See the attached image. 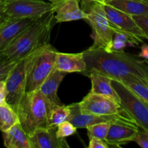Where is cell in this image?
I'll use <instances>...</instances> for the list:
<instances>
[{
  "label": "cell",
  "instance_id": "obj_38",
  "mask_svg": "<svg viewBox=\"0 0 148 148\" xmlns=\"http://www.w3.org/2000/svg\"><path fill=\"white\" fill-rule=\"evenodd\" d=\"M145 62H146L147 63V64H148V59H146V60H145Z\"/></svg>",
  "mask_w": 148,
  "mask_h": 148
},
{
  "label": "cell",
  "instance_id": "obj_30",
  "mask_svg": "<svg viewBox=\"0 0 148 148\" xmlns=\"http://www.w3.org/2000/svg\"><path fill=\"white\" fill-rule=\"evenodd\" d=\"M89 148H108V145L104 140L96 138V137H89Z\"/></svg>",
  "mask_w": 148,
  "mask_h": 148
},
{
  "label": "cell",
  "instance_id": "obj_31",
  "mask_svg": "<svg viewBox=\"0 0 148 148\" xmlns=\"http://www.w3.org/2000/svg\"><path fill=\"white\" fill-rule=\"evenodd\" d=\"M9 20L6 12V0H0V27Z\"/></svg>",
  "mask_w": 148,
  "mask_h": 148
},
{
  "label": "cell",
  "instance_id": "obj_33",
  "mask_svg": "<svg viewBox=\"0 0 148 148\" xmlns=\"http://www.w3.org/2000/svg\"><path fill=\"white\" fill-rule=\"evenodd\" d=\"M139 57H142L146 60L148 59V45H143L142 46V50L139 54Z\"/></svg>",
  "mask_w": 148,
  "mask_h": 148
},
{
  "label": "cell",
  "instance_id": "obj_35",
  "mask_svg": "<svg viewBox=\"0 0 148 148\" xmlns=\"http://www.w3.org/2000/svg\"><path fill=\"white\" fill-rule=\"evenodd\" d=\"M144 80H145V82H146V83L147 84V85H148V75L146 77V78H145V79H144Z\"/></svg>",
  "mask_w": 148,
  "mask_h": 148
},
{
  "label": "cell",
  "instance_id": "obj_32",
  "mask_svg": "<svg viewBox=\"0 0 148 148\" xmlns=\"http://www.w3.org/2000/svg\"><path fill=\"white\" fill-rule=\"evenodd\" d=\"M6 97H7V92H6L5 81H0V105L6 102Z\"/></svg>",
  "mask_w": 148,
  "mask_h": 148
},
{
  "label": "cell",
  "instance_id": "obj_10",
  "mask_svg": "<svg viewBox=\"0 0 148 148\" xmlns=\"http://www.w3.org/2000/svg\"><path fill=\"white\" fill-rule=\"evenodd\" d=\"M103 4L107 19L115 30L126 33L130 36L136 45H139V43L143 41L144 39H146L144 33L131 15L123 12L109 4Z\"/></svg>",
  "mask_w": 148,
  "mask_h": 148
},
{
  "label": "cell",
  "instance_id": "obj_4",
  "mask_svg": "<svg viewBox=\"0 0 148 148\" xmlns=\"http://www.w3.org/2000/svg\"><path fill=\"white\" fill-rule=\"evenodd\" d=\"M57 52L50 43H47L26 58V92L39 89L55 69Z\"/></svg>",
  "mask_w": 148,
  "mask_h": 148
},
{
  "label": "cell",
  "instance_id": "obj_1",
  "mask_svg": "<svg viewBox=\"0 0 148 148\" xmlns=\"http://www.w3.org/2000/svg\"><path fill=\"white\" fill-rule=\"evenodd\" d=\"M83 53L86 64L84 72L94 69L118 81L129 76L145 79L148 75V64L124 51L108 52L104 49H88Z\"/></svg>",
  "mask_w": 148,
  "mask_h": 148
},
{
  "label": "cell",
  "instance_id": "obj_18",
  "mask_svg": "<svg viewBox=\"0 0 148 148\" xmlns=\"http://www.w3.org/2000/svg\"><path fill=\"white\" fill-rule=\"evenodd\" d=\"M55 68L66 73L84 72L86 69V64L84 53H67L57 52Z\"/></svg>",
  "mask_w": 148,
  "mask_h": 148
},
{
  "label": "cell",
  "instance_id": "obj_25",
  "mask_svg": "<svg viewBox=\"0 0 148 148\" xmlns=\"http://www.w3.org/2000/svg\"><path fill=\"white\" fill-rule=\"evenodd\" d=\"M112 122V121H111ZM110 122H101L93 124L86 128L87 134L89 137H96L105 141L110 128Z\"/></svg>",
  "mask_w": 148,
  "mask_h": 148
},
{
  "label": "cell",
  "instance_id": "obj_19",
  "mask_svg": "<svg viewBox=\"0 0 148 148\" xmlns=\"http://www.w3.org/2000/svg\"><path fill=\"white\" fill-rule=\"evenodd\" d=\"M4 145L7 148H30L29 137L20 122L2 132Z\"/></svg>",
  "mask_w": 148,
  "mask_h": 148
},
{
  "label": "cell",
  "instance_id": "obj_7",
  "mask_svg": "<svg viewBox=\"0 0 148 148\" xmlns=\"http://www.w3.org/2000/svg\"><path fill=\"white\" fill-rule=\"evenodd\" d=\"M53 11V3L44 0H6L9 20L29 18L36 20Z\"/></svg>",
  "mask_w": 148,
  "mask_h": 148
},
{
  "label": "cell",
  "instance_id": "obj_28",
  "mask_svg": "<svg viewBox=\"0 0 148 148\" xmlns=\"http://www.w3.org/2000/svg\"><path fill=\"white\" fill-rule=\"evenodd\" d=\"M132 17L144 33L146 39L148 40V14H142V15H133L132 16Z\"/></svg>",
  "mask_w": 148,
  "mask_h": 148
},
{
  "label": "cell",
  "instance_id": "obj_20",
  "mask_svg": "<svg viewBox=\"0 0 148 148\" xmlns=\"http://www.w3.org/2000/svg\"><path fill=\"white\" fill-rule=\"evenodd\" d=\"M105 4L131 16L148 14V5L141 0H109Z\"/></svg>",
  "mask_w": 148,
  "mask_h": 148
},
{
  "label": "cell",
  "instance_id": "obj_6",
  "mask_svg": "<svg viewBox=\"0 0 148 148\" xmlns=\"http://www.w3.org/2000/svg\"><path fill=\"white\" fill-rule=\"evenodd\" d=\"M112 85L118 95L122 109L140 128L148 131V103L133 93L122 82L112 79Z\"/></svg>",
  "mask_w": 148,
  "mask_h": 148
},
{
  "label": "cell",
  "instance_id": "obj_24",
  "mask_svg": "<svg viewBox=\"0 0 148 148\" xmlns=\"http://www.w3.org/2000/svg\"><path fill=\"white\" fill-rule=\"evenodd\" d=\"M114 36H113V41L111 45V52H123L124 49L127 46V43L131 45H136L134 40L126 35V33H122L118 30H115Z\"/></svg>",
  "mask_w": 148,
  "mask_h": 148
},
{
  "label": "cell",
  "instance_id": "obj_36",
  "mask_svg": "<svg viewBox=\"0 0 148 148\" xmlns=\"http://www.w3.org/2000/svg\"><path fill=\"white\" fill-rule=\"evenodd\" d=\"M142 1H143L144 3H145V4H147V5H148V0H141Z\"/></svg>",
  "mask_w": 148,
  "mask_h": 148
},
{
  "label": "cell",
  "instance_id": "obj_27",
  "mask_svg": "<svg viewBox=\"0 0 148 148\" xmlns=\"http://www.w3.org/2000/svg\"><path fill=\"white\" fill-rule=\"evenodd\" d=\"M17 62L8 60L0 61V81H5L9 73Z\"/></svg>",
  "mask_w": 148,
  "mask_h": 148
},
{
  "label": "cell",
  "instance_id": "obj_22",
  "mask_svg": "<svg viewBox=\"0 0 148 148\" xmlns=\"http://www.w3.org/2000/svg\"><path fill=\"white\" fill-rule=\"evenodd\" d=\"M19 121L16 111L7 102L0 105V131L5 132Z\"/></svg>",
  "mask_w": 148,
  "mask_h": 148
},
{
  "label": "cell",
  "instance_id": "obj_16",
  "mask_svg": "<svg viewBox=\"0 0 148 148\" xmlns=\"http://www.w3.org/2000/svg\"><path fill=\"white\" fill-rule=\"evenodd\" d=\"M82 74L86 75L91 79V88L90 92L109 97L120 103V98L112 85L111 78L94 69L86 71Z\"/></svg>",
  "mask_w": 148,
  "mask_h": 148
},
{
  "label": "cell",
  "instance_id": "obj_5",
  "mask_svg": "<svg viewBox=\"0 0 148 148\" xmlns=\"http://www.w3.org/2000/svg\"><path fill=\"white\" fill-rule=\"evenodd\" d=\"M82 10L87 14V20L93 30L94 43L89 49H104L111 52L115 29L107 19L104 4L95 1L81 0Z\"/></svg>",
  "mask_w": 148,
  "mask_h": 148
},
{
  "label": "cell",
  "instance_id": "obj_12",
  "mask_svg": "<svg viewBox=\"0 0 148 148\" xmlns=\"http://www.w3.org/2000/svg\"><path fill=\"white\" fill-rule=\"evenodd\" d=\"M70 108V115L68 121L72 123L76 128H86L101 122H111L119 119H126L134 121L128 114H117L111 116H98L94 114H84L80 111L78 103H75L68 105Z\"/></svg>",
  "mask_w": 148,
  "mask_h": 148
},
{
  "label": "cell",
  "instance_id": "obj_2",
  "mask_svg": "<svg viewBox=\"0 0 148 148\" xmlns=\"http://www.w3.org/2000/svg\"><path fill=\"white\" fill-rule=\"evenodd\" d=\"M54 20L53 11L36 20L20 33L0 53V61L18 62L49 43L51 32L55 24Z\"/></svg>",
  "mask_w": 148,
  "mask_h": 148
},
{
  "label": "cell",
  "instance_id": "obj_15",
  "mask_svg": "<svg viewBox=\"0 0 148 148\" xmlns=\"http://www.w3.org/2000/svg\"><path fill=\"white\" fill-rule=\"evenodd\" d=\"M36 20L29 18L11 19L0 27V53L11 42Z\"/></svg>",
  "mask_w": 148,
  "mask_h": 148
},
{
  "label": "cell",
  "instance_id": "obj_9",
  "mask_svg": "<svg viewBox=\"0 0 148 148\" xmlns=\"http://www.w3.org/2000/svg\"><path fill=\"white\" fill-rule=\"evenodd\" d=\"M5 85L6 102L16 111L19 102L26 93V58L15 64L6 79Z\"/></svg>",
  "mask_w": 148,
  "mask_h": 148
},
{
  "label": "cell",
  "instance_id": "obj_37",
  "mask_svg": "<svg viewBox=\"0 0 148 148\" xmlns=\"http://www.w3.org/2000/svg\"><path fill=\"white\" fill-rule=\"evenodd\" d=\"M47 1H51V2H54V1H59V0H47Z\"/></svg>",
  "mask_w": 148,
  "mask_h": 148
},
{
  "label": "cell",
  "instance_id": "obj_23",
  "mask_svg": "<svg viewBox=\"0 0 148 148\" xmlns=\"http://www.w3.org/2000/svg\"><path fill=\"white\" fill-rule=\"evenodd\" d=\"M70 108L68 106H55L52 108L49 117V127H57L59 124L68 120L70 115Z\"/></svg>",
  "mask_w": 148,
  "mask_h": 148
},
{
  "label": "cell",
  "instance_id": "obj_21",
  "mask_svg": "<svg viewBox=\"0 0 148 148\" xmlns=\"http://www.w3.org/2000/svg\"><path fill=\"white\" fill-rule=\"evenodd\" d=\"M119 82H122L133 93L148 103V85L144 79L136 76H129Z\"/></svg>",
  "mask_w": 148,
  "mask_h": 148
},
{
  "label": "cell",
  "instance_id": "obj_8",
  "mask_svg": "<svg viewBox=\"0 0 148 148\" xmlns=\"http://www.w3.org/2000/svg\"><path fill=\"white\" fill-rule=\"evenodd\" d=\"M80 111L84 114L98 116H111L127 114L115 100L100 95L89 92L81 102L78 103Z\"/></svg>",
  "mask_w": 148,
  "mask_h": 148
},
{
  "label": "cell",
  "instance_id": "obj_17",
  "mask_svg": "<svg viewBox=\"0 0 148 148\" xmlns=\"http://www.w3.org/2000/svg\"><path fill=\"white\" fill-rule=\"evenodd\" d=\"M66 74L55 68L39 88V90L52 107L63 105L57 96V90Z\"/></svg>",
  "mask_w": 148,
  "mask_h": 148
},
{
  "label": "cell",
  "instance_id": "obj_34",
  "mask_svg": "<svg viewBox=\"0 0 148 148\" xmlns=\"http://www.w3.org/2000/svg\"><path fill=\"white\" fill-rule=\"evenodd\" d=\"M86 1H95V2L102 3V4H105L107 3L109 0H86Z\"/></svg>",
  "mask_w": 148,
  "mask_h": 148
},
{
  "label": "cell",
  "instance_id": "obj_11",
  "mask_svg": "<svg viewBox=\"0 0 148 148\" xmlns=\"http://www.w3.org/2000/svg\"><path fill=\"white\" fill-rule=\"evenodd\" d=\"M139 127L129 120L119 119L110 122L105 142L110 147H120L134 140Z\"/></svg>",
  "mask_w": 148,
  "mask_h": 148
},
{
  "label": "cell",
  "instance_id": "obj_29",
  "mask_svg": "<svg viewBox=\"0 0 148 148\" xmlns=\"http://www.w3.org/2000/svg\"><path fill=\"white\" fill-rule=\"evenodd\" d=\"M133 142L137 143L141 147L148 148V131L139 127Z\"/></svg>",
  "mask_w": 148,
  "mask_h": 148
},
{
  "label": "cell",
  "instance_id": "obj_3",
  "mask_svg": "<svg viewBox=\"0 0 148 148\" xmlns=\"http://www.w3.org/2000/svg\"><path fill=\"white\" fill-rule=\"evenodd\" d=\"M52 108L39 90L26 92L23 95L15 111L28 136L33 134L38 129L49 127Z\"/></svg>",
  "mask_w": 148,
  "mask_h": 148
},
{
  "label": "cell",
  "instance_id": "obj_26",
  "mask_svg": "<svg viewBox=\"0 0 148 148\" xmlns=\"http://www.w3.org/2000/svg\"><path fill=\"white\" fill-rule=\"evenodd\" d=\"M77 128L70 121H63L57 126V136L60 139H65L69 136L76 133Z\"/></svg>",
  "mask_w": 148,
  "mask_h": 148
},
{
  "label": "cell",
  "instance_id": "obj_13",
  "mask_svg": "<svg viewBox=\"0 0 148 148\" xmlns=\"http://www.w3.org/2000/svg\"><path fill=\"white\" fill-rule=\"evenodd\" d=\"M57 127L40 128L28 136L30 148H68L69 145L65 139L57 136Z\"/></svg>",
  "mask_w": 148,
  "mask_h": 148
},
{
  "label": "cell",
  "instance_id": "obj_14",
  "mask_svg": "<svg viewBox=\"0 0 148 148\" xmlns=\"http://www.w3.org/2000/svg\"><path fill=\"white\" fill-rule=\"evenodd\" d=\"M52 3L56 23L86 19L87 14L79 7V0H59Z\"/></svg>",
  "mask_w": 148,
  "mask_h": 148
}]
</instances>
